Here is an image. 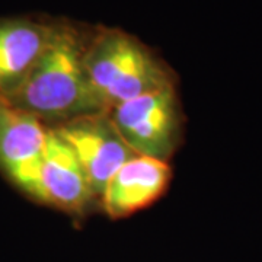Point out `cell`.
<instances>
[{"label": "cell", "mask_w": 262, "mask_h": 262, "mask_svg": "<svg viewBox=\"0 0 262 262\" xmlns=\"http://www.w3.org/2000/svg\"><path fill=\"white\" fill-rule=\"evenodd\" d=\"M89 31L91 25L57 19L47 50L24 83L8 96L10 102L35 115L47 127L110 111L84 69Z\"/></svg>", "instance_id": "6da1fadb"}, {"label": "cell", "mask_w": 262, "mask_h": 262, "mask_svg": "<svg viewBox=\"0 0 262 262\" xmlns=\"http://www.w3.org/2000/svg\"><path fill=\"white\" fill-rule=\"evenodd\" d=\"M73 149L96 201L115 172L136 155L115 128L110 111L83 115L51 127Z\"/></svg>", "instance_id": "277c9868"}, {"label": "cell", "mask_w": 262, "mask_h": 262, "mask_svg": "<svg viewBox=\"0 0 262 262\" xmlns=\"http://www.w3.org/2000/svg\"><path fill=\"white\" fill-rule=\"evenodd\" d=\"M115 128L136 155L169 162L181 140L177 86L125 101L110 111Z\"/></svg>", "instance_id": "3957f363"}, {"label": "cell", "mask_w": 262, "mask_h": 262, "mask_svg": "<svg viewBox=\"0 0 262 262\" xmlns=\"http://www.w3.org/2000/svg\"><path fill=\"white\" fill-rule=\"evenodd\" d=\"M32 198L75 215L96 201L76 153L51 127Z\"/></svg>", "instance_id": "8992f818"}, {"label": "cell", "mask_w": 262, "mask_h": 262, "mask_svg": "<svg viewBox=\"0 0 262 262\" xmlns=\"http://www.w3.org/2000/svg\"><path fill=\"white\" fill-rule=\"evenodd\" d=\"M48 127L0 95V169L32 196L42 160Z\"/></svg>", "instance_id": "5b68a950"}, {"label": "cell", "mask_w": 262, "mask_h": 262, "mask_svg": "<svg viewBox=\"0 0 262 262\" xmlns=\"http://www.w3.org/2000/svg\"><path fill=\"white\" fill-rule=\"evenodd\" d=\"M57 19H0V95L10 96L35 67L56 31Z\"/></svg>", "instance_id": "52a82bcc"}, {"label": "cell", "mask_w": 262, "mask_h": 262, "mask_svg": "<svg viewBox=\"0 0 262 262\" xmlns=\"http://www.w3.org/2000/svg\"><path fill=\"white\" fill-rule=\"evenodd\" d=\"M84 69L110 111L141 95L177 86L170 67L140 38L118 27H91Z\"/></svg>", "instance_id": "7a4b0ae2"}, {"label": "cell", "mask_w": 262, "mask_h": 262, "mask_svg": "<svg viewBox=\"0 0 262 262\" xmlns=\"http://www.w3.org/2000/svg\"><path fill=\"white\" fill-rule=\"evenodd\" d=\"M169 162L134 156L115 172L99 200L111 219H124L155 203L170 181Z\"/></svg>", "instance_id": "ba28073f"}]
</instances>
